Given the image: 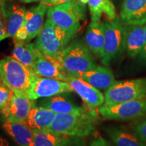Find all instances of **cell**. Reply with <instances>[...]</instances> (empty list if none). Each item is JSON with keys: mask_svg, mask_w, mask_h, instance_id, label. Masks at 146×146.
I'll return each mask as SVG.
<instances>
[{"mask_svg": "<svg viewBox=\"0 0 146 146\" xmlns=\"http://www.w3.org/2000/svg\"><path fill=\"white\" fill-rule=\"evenodd\" d=\"M98 116L94 109L85 108L78 112L58 114L47 129L55 134L86 137L95 133Z\"/></svg>", "mask_w": 146, "mask_h": 146, "instance_id": "1", "label": "cell"}, {"mask_svg": "<svg viewBox=\"0 0 146 146\" xmlns=\"http://www.w3.org/2000/svg\"><path fill=\"white\" fill-rule=\"evenodd\" d=\"M56 62L63 72L76 77L97 66L90 50L80 40L71 41L60 53Z\"/></svg>", "mask_w": 146, "mask_h": 146, "instance_id": "2", "label": "cell"}, {"mask_svg": "<svg viewBox=\"0 0 146 146\" xmlns=\"http://www.w3.org/2000/svg\"><path fill=\"white\" fill-rule=\"evenodd\" d=\"M76 33L58 27L47 19L35 45L41 54L56 62L60 53L74 39Z\"/></svg>", "mask_w": 146, "mask_h": 146, "instance_id": "3", "label": "cell"}, {"mask_svg": "<svg viewBox=\"0 0 146 146\" xmlns=\"http://www.w3.org/2000/svg\"><path fill=\"white\" fill-rule=\"evenodd\" d=\"M33 74L30 68L12 56H7L0 60V81L14 94L27 96Z\"/></svg>", "mask_w": 146, "mask_h": 146, "instance_id": "4", "label": "cell"}, {"mask_svg": "<svg viewBox=\"0 0 146 146\" xmlns=\"http://www.w3.org/2000/svg\"><path fill=\"white\" fill-rule=\"evenodd\" d=\"M85 5L78 0L48 7L47 19L60 28L76 33L85 20Z\"/></svg>", "mask_w": 146, "mask_h": 146, "instance_id": "5", "label": "cell"}, {"mask_svg": "<svg viewBox=\"0 0 146 146\" xmlns=\"http://www.w3.org/2000/svg\"><path fill=\"white\" fill-rule=\"evenodd\" d=\"M104 105L146 98V78L116 81L104 92Z\"/></svg>", "mask_w": 146, "mask_h": 146, "instance_id": "6", "label": "cell"}, {"mask_svg": "<svg viewBox=\"0 0 146 146\" xmlns=\"http://www.w3.org/2000/svg\"><path fill=\"white\" fill-rule=\"evenodd\" d=\"M104 27V53L101 61L108 66L112 61L125 50V26L120 17L106 22Z\"/></svg>", "mask_w": 146, "mask_h": 146, "instance_id": "7", "label": "cell"}, {"mask_svg": "<svg viewBox=\"0 0 146 146\" xmlns=\"http://www.w3.org/2000/svg\"><path fill=\"white\" fill-rule=\"evenodd\" d=\"M99 114L106 120L127 121L146 114V98L131 100L112 106L103 104Z\"/></svg>", "mask_w": 146, "mask_h": 146, "instance_id": "8", "label": "cell"}, {"mask_svg": "<svg viewBox=\"0 0 146 146\" xmlns=\"http://www.w3.org/2000/svg\"><path fill=\"white\" fill-rule=\"evenodd\" d=\"M72 91V87L66 82L33 74L27 90V97L35 101Z\"/></svg>", "mask_w": 146, "mask_h": 146, "instance_id": "9", "label": "cell"}, {"mask_svg": "<svg viewBox=\"0 0 146 146\" xmlns=\"http://www.w3.org/2000/svg\"><path fill=\"white\" fill-rule=\"evenodd\" d=\"M48 6L40 3L36 7H32L27 10L25 20L13 38L14 43L31 42L39 35L43 26V20Z\"/></svg>", "mask_w": 146, "mask_h": 146, "instance_id": "10", "label": "cell"}, {"mask_svg": "<svg viewBox=\"0 0 146 146\" xmlns=\"http://www.w3.org/2000/svg\"><path fill=\"white\" fill-rule=\"evenodd\" d=\"M66 83L70 85L73 91L81 98L88 108L94 110L104 103V95L82 78L69 75Z\"/></svg>", "mask_w": 146, "mask_h": 146, "instance_id": "11", "label": "cell"}, {"mask_svg": "<svg viewBox=\"0 0 146 146\" xmlns=\"http://www.w3.org/2000/svg\"><path fill=\"white\" fill-rule=\"evenodd\" d=\"M35 105L34 100H30L27 96L13 94L8 106L1 111V116L8 121L25 123Z\"/></svg>", "mask_w": 146, "mask_h": 146, "instance_id": "12", "label": "cell"}, {"mask_svg": "<svg viewBox=\"0 0 146 146\" xmlns=\"http://www.w3.org/2000/svg\"><path fill=\"white\" fill-rule=\"evenodd\" d=\"M120 18L125 26L146 24V0H124Z\"/></svg>", "mask_w": 146, "mask_h": 146, "instance_id": "13", "label": "cell"}, {"mask_svg": "<svg viewBox=\"0 0 146 146\" xmlns=\"http://www.w3.org/2000/svg\"><path fill=\"white\" fill-rule=\"evenodd\" d=\"M0 127L18 146H31L33 130L25 123H14L0 117Z\"/></svg>", "mask_w": 146, "mask_h": 146, "instance_id": "14", "label": "cell"}, {"mask_svg": "<svg viewBox=\"0 0 146 146\" xmlns=\"http://www.w3.org/2000/svg\"><path fill=\"white\" fill-rule=\"evenodd\" d=\"M104 130L114 146H146L135 131L124 126L111 125Z\"/></svg>", "mask_w": 146, "mask_h": 146, "instance_id": "15", "label": "cell"}, {"mask_svg": "<svg viewBox=\"0 0 146 146\" xmlns=\"http://www.w3.org/2000/svg\"><path fill=\"white\" fill-rule=\"evenodd\" d=\"M104 27L101 21H91L87 27L85 41L89 50L102 59L104 53Z\"/></svg>", "mask_w": 146, "mask_h": 146, "instance_id": "16", "label": "cell"}, {"mask_svg": "<svg viewBox=\"0 0 146 146\" xmlns=\"http://www.w3.org/2000/svg\"><path fill=\"white\" fill-rule=\"evenodd\" d=\"M145 27L144 25L125 26V51L131 58L139 56L145 45Z\"/></svg>", "mask_w": 146, "mask_h": 146, "instance_id": "17", "label": "cell"}, {"mask_svg": "<svg viewBox=\"0 0 146 146\" xmlns=\"http://www.w3.org/2000/svg\"><path fill=\"white\" fill-rule=\"evenodd\" d=\"M78 78L101 91H106L116 81L112 71L106 67L97 66L96 68L83 73Z\"/></svg>", "mask_w": 146, "mask_h": 146, "instance_id": "18", "label": "cell"}, {"mask_svg": "<svg viewBox=\"0 0 146 146\" xmlns=\"http://www.w3.org/2000/svg\"><path fill=\"white\" fill-rule=\"evenodd\" d=\"M9 3L10 1L0 6L2 8L5 15L8 37L13 39L19 29L23 26L27 10L25 7L21 6L17 3L11 4Z\"/></svg>", "mask_w": 146, "mask_h": 146, "instance_id": "19", "label": "cell"}, {"mask_svg": "<svg viewBox=\"0 0 146 146\" xmlns=\"http://www.w3.org/2000/svg\"><path fill=\"white\" fill-rule=\"evenodd\" d=\"M30 69L35 75L65 82L67 81L69 76L68 74L63 72L56 62L45 57L42 54Z\"/></svg>", "mask_w": 146, "mask_h": 146, "instance_id": "20", "label": "cell"}, {"mask_svg": "<svg viewBox=\"0 0 146 146\" xmlns=\"http://www.w3.org/2000/svg\"><path fill=\"white\" fill-rule=\"evenodd\" d=\"M56 114L50 110L35 104L31 110L25 123L31 129L44 130L50 127Z\"/></svg>", "mask_w": 146, "mask_h": 146, "instance_id": "21", "label": "cell"}, {"mask_svg": "<svg viewBox=\"0 0 146 146\" xmlns=\"http://www.w3.org/2000/svg\"><path fill=\"white\" fill-rule=\"evenodd\" d=\"M36 104V106L50 110L57 114L78 112L85 108L76 105L64 97L60 96L41 98Z\"/></svg>", "mask_w": 146, "mask_h": 146, "instance_id": "22", "label": "cell"}, {"mask_svg": "<svg viewBox=\"0 0 146 146\" xmlns=\"http://www.w3.org/2000/svg\"><path fill=\"white\" fill-rule=\"evenodd\" d=\"M41 52L36 48L35 43L31 42L14 43L12 56L20 62L30 68L39 57Z\"/></svg>", "mask_w": 146, "mask_h": 146, "instance_id": "23", "label": "cell"}, {"mask_svg": "<svg viewBox=\"0 0 146 146\" xmlns=\"http://www.w3.org/2000/svg\"><path fill=\"white\" fill-rule=\"evenodd\" d=\"M32 130L33 137L31 146H62L66 137L47 130Z\"/></svg>", "mask_w": 146, "mask_h": 146, "instance_id": "24", "label": "cell"}, {"mask_svg": "<svg viewBox=\"0 0 146 146\" xmlns=\"http://www.w3.org/2000/svg\"><path fill=\"white\" fill-rule=\"evenodd\" d=\"M104 0H89V8L91 16V21H99L103 13Z\"/></svg>", "mask_w": 146, "mask_h": 146, "instance_id": "25", "label": "cell"}, {"mask_svg": "<svg viewBox=\"0 0 146 146\" xmlns=\"http://www.w3.org/2000/svg\"><path fill=\"white\" fill-rule=\"evenodd\" d=\"M13 94V91L0 81V110L8 106Z\"/></svg>", "mask_w": 146, "mask_h": 146, "instance_id": "26", "label": "cell"}, {"mask_svg": "<svg viewBox=\"0 0 146 146\" xmlns=\"http://www.w3.org/2000/svg\"><path fill=\"white\" fill-rule=\"evenodd\" d=\"M62 146H87L85 137L66 136Z\"/></svg>", "mask_w": 146, "mask_h": 146, "instance_id": "27", "label": "cell"}, {"mask_svg": "<svg viewBox=\"0 0 146 146\" xmlns=\"http://www.w3.org/2000/svg\"><path fill=\"white\" fill-rule=\"evenodd\" d=\"M103 12L106 14L110 21H112L116 18L115 7L111 0H104L103 6Z\"/></svg>", "mask_w": 146, "mask_h": 146, "instance_id": "28", "label": "cell"}, {"mask_svg": "<svg viewBox=\"0 0 146 146\" xmlns=\"http://www.w3.org/2000/svg\"><path fill=\"white\" fill-rule=\"evenodd\" d=\"M8 38V31H7L6 21L3 11L0 6V42Z\"/></svg>", "mask_w": 146, "mask_h": 146, "instance_id": "29", "label": "cell"}, {"mask_svg": "<svg viewBox=\"0 0 146 146\" xmlns=\"http://www.w3.org/2000/svg\"><path fill=\"white\" fill-rule=\"evenodd\" d=\"M89 146H114L112 143L102 137L97 135L93 137L89 141Z\"/></svg>", "mask_w": 146, "mask_h": 146, "instance_id": "30", "label": "cell"}, {"mask_svg": "<svg viewBox=\"0 0 146 146\" xmlns=\"http://www.w3.org/2000/svg\"><path fill=\"white\" fill-rule=\"evenodd\" d=\"M134 131L146 144V121L137 124L134 127Z\"/></svg>", "mask_w": 146, "mask_h": 146, "instance_id": "31", "label": "cell"}, {"mask_svg": "<svg viewBox=\"0 0 146 146\" xmlns=\"http://www.w3.org/2000/svg\"><path fill=\"white\" fill-rule=\"evenodd\" d=\"M72 1V0H42L41 3H44L48 7L54 6V5H57L61 3H64L68 1Z\"/></svg>", "mask_w": 146, "mask_h": 146, "instance_id": "32", "label": "cell"}, {"mask_svg": "<svg viewBox=\"0 0 146 146\" xmlns=\"http://www.w3.org/2000/svg\"><path fill=\"white\" fill-rule=\"evenodd\" d=\"M0 146H18L14 142H12L10 139L5 137L0 132Z\"/></svg>", "mask_w": 146, "mask_h": 146, "instance_id": "33", "label": "cell"}, {"mask_svg": "<svg viewBox=\"0 0 146 146\" xmlns=\"http://www.w3.org/2000/svg\"><path fill=\"white\" fill-rule=\"evenodd\" d=\"M140 59L143 61H145L146 59V24H145V45H144L143 49L142 50L141 54L139 55Z\"/></svg>", "mask_w": 146, "mask_h": 146, "instance_id": "34", "label": "cell"}, {"mask_svg": "<svg viewBox=\"0 0 146 146\" xmlns=\"http://www.w3.org/2000/svg\"><path fill=\"white\" fill-rule=\"evenodd\" d=\"M20 1L23 3H35L38 2V1H41L42 0H19Z\"/></svg>", "mask_w": 146, "mask_h": 146, "instance_id": "35", "label": "cell"}, {"mask_svg": "<svg viewBox=\"0 0 146 146\" xmlns=\"http://www.w3.org/2000/svg\"><path fill=\"white\" fill-rule=\"evenodd\" d=\"M11 0H0V5L3 4V3L8 2V1H10Z\"/></svg>", "mask_w": 146, "mask_h": 146, "instance_id": "36", "label": "cell"}, {"mask_svg": "<svg viewBox=\"0 0 146 146\" xmlns=\"http://www.w3.org/2000/svg\"><path fill=\"white\" fill-rule=\"evenodd\" d=\"M78 1H79L80 2L82 3L84 5H85V4H86V3H87L89 2V0H78Z\"/></svg>", "mask_w": 146, "mask_h": 146, "instance_id": "37", "label": "cell"}, {"mask_svg": "<svg viewBox=\"0 0 146 146\" xmlns=\"http://www.w3.org/2000/svg\"><path fill=\"white\" fill-rule=\"evenodd\" d=\"M144 62H146V59H145V61H144Z\"/></svg>", "mask_w": 146, "mask_h": 146, "instance_id": "38", "label": "cell"}]
</instances>
